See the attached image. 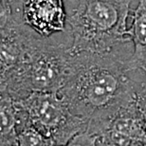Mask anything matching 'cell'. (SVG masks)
<instances>
[{"label": "cell", "mask_w": 146, "mask_h": 146, "mask_svg": "<svg viewBox=\"0 0 146 146\" xmlns=\"http://www.w3.org/2000/svg\"><path fill=\"white\" fill-rule=\"evenodd\" d=\"M127 35L133 42L134 52L126 64L127 69L142 70L146 73V0H139L133 11L132 24Z\"/></svg>", "instance_id": "cell-7"}, {"label": "cell", "mask_w": 146, "mask_h": 146, "mask_svg": "<svg viewBox=\"0 0 146 146\" xmlns=\"http://www.w3.org/2000/svg\"><path fill=\"white\" fill-rule=\"evenodd\" d=\"M1 146H16L18 139L19 102L1 94Z\"/></svg>", "instance_id": "cell-8"}, {"label": "cell", "mask_w": 146, "mask_h": 146, "mask_svg": "<svg viewBox=\"0 0 146 146\" xmlns=\"http://www.w3.org/2000/svg\"><path fill=\"white\" fill-rule=\"evenodd\" d=\"M136 100L146 127V79L136 83Z\"/></svg>", "instance_id": "cell-11"}, {"label": "cell", "mask_w": 146, "mask_h": 146, "mask_svg": "<svg viewBox=\"0 0 146 146\" xmlns=\"http://www.w3.org/2000/svg\"><path fill=\"white\" fill-rule=\"evenodd\" d=\"M132 0H78L68 17L72 55L83 52L110 53L119 44L130 41L127 18Z\"/></svg>", "instance_id": "cell-2"}, {"label": "cell", "mask_w": 146, "mask_h": 146, "mask_svg": "<svg viewBox=\"0 0 146 146\" xmlns=\"http://www.w3.org/2000/svg\"><path fill=\"white\" fill-rule=\"evenodd\" d=\"M22 18L41 37L63 31L66 20L63 0H25Z\"/></svg>", "instance_id": "cell-6"}, {"label": "cell", "mask_w": 146, "mask_h": 146, "mask_svg": "<svg viewBox=\"0 0 146 146\" xmlns=\"http://www.w3.org/2000/svg\"><path fill=\"white\" fill-rule=\"evenodd\" d=\"M16 146H55L50 139L46 138L42 134L31 126L26 125L18 133Z\"/></svg>", "instance_id": "cell-9"}, {"label": "cell", "mask_w": 146, "mask_h": 146, "mask_svg": "<svg viewBox=\"0 0 146 146\" xmlns=\"http://www.w3.org/2000/svg\"><path fill=\"white\" fill-rule=\"evenodd\" d=\"M87 130L106 146H146V127L135 95L104 119L88 122Z\"/></svg>", "instance_id": "cell-5"}, {"label": "cell", "mask_w": 146, "mask_h": 146, "mask_svg": "<svg viewBox=\"0 0 146 146\" xmlns=\"http://www.w3.org/2000/svg\"><path fill=\"white\" fill-rule=\"evenodd\" d=\"M62 146H98V136L86 129Z\"/></svg>", "instance_id": "cell-10"}, {"label": "cell", "mask_w": 146, "mask_h": 146, "mask_svg": "<svg viewBox=\"0 0 146 146\" xmlns=\"http://www.w3.org/2000/svg\"><path fill=\"white\" fill-rule=\"evenodd\" d=\"M30 124L55 146L66 144L88 127V121L75 115L53 92H34L19 101Z\"/></svg>", "instance_id": "cell-4"}, {"label": "cell", "mask_w": 146, "mask_h": 146, "mask_svg": "<svg viewBox=\"0 0 146 146\" xmlns=\"http://www.w3.org/2000/svg\"><path fill=\"white\" fill-rule=\"evenodd\" d=\"M126 64L111 53L72 55L68 77L58 95L75 115L97 121L111 115L135 95L136 82Z\"/></svg>", "instance_id": "cell-1"}, {"label": "cell", "mask_w": 146, "mask_h": 146, "mask_svg": "<svg viewBox=\"0 0 146 146\" xmlns=\"http://www.w3.org/2000/svg\"><path fill=\"white\" fill-rule=\"evenodd\" d=\"M71 59L68 48L38 38L22 65L0 79L1 94L22 101L34 92L58 93L68 77Z\"/></svg>", "instance_id": "cell-3"}]
</instances>
